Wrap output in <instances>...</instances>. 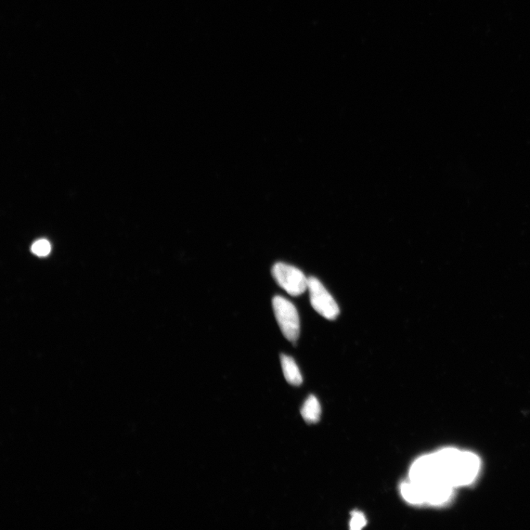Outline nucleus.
Instances as JSON below:
<instances>
[{"label": "nucleus", "mask_w": 530, "mask_h": 530, "mask_svg": "<svg viewBox=\"0 0 530 530\" xmlns=\"http://www.w3.org/2000/svg\"><path fill=\"white\" fill-rule=\"evenodd\" d=\"M439 478L455 488L474 481L481 468V461L471 452L444 449L433 454Z\"/></svg>", "instance_id": "1"}, {"label": "nucleus", "mask_w": 530, "mask_h": 530, "mask_svg": "<svg viewBox=\"0 0 530 530\" xmlns=\"http://www.w3.org/2000/svg\"><path fill=\"white\" fill-rule=\"evenodd\" d=\"M272 304L276 319L284 337L290 342H296L300 335L298 310L292 302L279 295L274 297Z\"/></svg>", "instance_id": "2"}, {"label": "nucleus", "mask_w": 530, "mask_h": 530, "mask_svg": "<svg viewBox=\"0 0 530 530\" xmlns=\"http://www.w3.org/2000/svg\"><path fill=\"white\" fill-rule=\"evenodd\" d=\"M272 275L279 287L292 296L301 295L308 289V279L295 267L276 263L272 268Z\"/></svg>", "instance_id": "3"}, {"label": "nucleus", "mask_w": 530, "mask_h": 530, "mask_svg": "<svg viewBox=\"0 0 530 530\" xmlns=\"http://www.w3.org/2000/svg\"><path fill=\"white\" fill-rule=\"evenodd\" d=\"M307 290L309 293L310 303L318 314L330 320L338 318L340 309L337 302L318 279L308 278Z\"/></svg>", "instance_id": "4"}, {"label": "nucleus", "mask_w": 530, "mask_h": 530, "mask_svg": "<svg viewBox=\"0 0 530 530\" xmlns=\"http://www.w3.org/2000/svg\"><path fill=\"white\" fill-rule=\"evenodd\" d=\"M410 476L411 481L421 485L441 479L433 454L423 456L413 463Z\"/></svg>", "instance_id": "5"}, {"label": "nucleus", "mask_w": 530, "mask_h": 530, "mask_svg": "<svg viewBox=\"0 0 530 530\" xmlns=\"http://www.w3.org/2000/svg\"><path fill=\"white\" fill-rule=\"evenodd\" d=\"M423 486L426 503L432 506L444 505L453 494L454 488L441 479L435 480Z\"/></svg>", "instance_id": "6"}, {"label": "nucleus", "mask_w": 530, "mask_h": 530, "mask_svg": "<svg viewBox=\"0 0 530 530\" xmlns=\"http://www.w3.org/2000/svg\"><path fill=\"white\" fill-rule=\"evenodd\" d=\"M400 494L412 505H422L426 503L423 486L415 482L404 483L400 486Z\"/></svg>", "instance_id": "7"}, {"label": "nucleus", "mask_w": 530, "mask_h": 530, "mask_svg": "<svg viewBox=\"0 0 530 530\" xmlns=\"http://www.w3.org/2000/svg\"><path fill=\"white\" fill-rule=\"evenodd\" d=\"M281 364L283 376L290 384L299 386L303 382L300 370L295 360L287 355H281Z\"/></svg>", "instance_id": "8"}, {"label": "nucleus", "mask_w": 530, "mask_h": 530, "mask_svg": "<svg viewBox=\"0 0 530 530\" xmlns=\"http://www.w3.org/2000/svg\"><path fill=\"white\" fill-rule=\"evenodd\" d=\"M320 414L321 408L318 399L314 396H309L302 409V417L308 423H317Z\"/></svg>", "instance_id": "9"}, {"label": "nucleus", "mask_w": 530, "mask_h": 530, "mask_svg": "<svg viewBox=\"0 0 530 530\" xmlns=\"http://www.w3.org/2000/svg\"><path fill=\"white\" fill-rule=\"evenodd\" d=\"M31 251L36 256H46L51 251V245L47 240H40L33 244Z\"/></svg>", "instance_id": "10"}, {"label": "nucleus", "mask_w": 530, "mask_h": 530, "mask_svg": "<svg viewBox=\"0 0 530 530\" xmlns=\"http://www.w3.org/2000/svg\"><path fill=\"white\" fill-rule=\"evenodd\" d=\"M352 520L350 522L351 529L352 530H359L363 529L366 525V520L364 513L354 511L352 513Z\"/></svg>", "instance_id": "11"}]
</instances>
